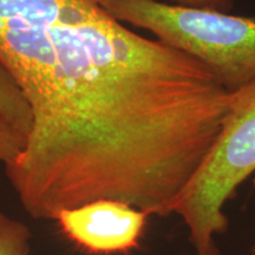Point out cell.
Instances as JSON below:
<instances>
[{
  "label": "cell",
  "mask_w": 255,
  "mask_h": 255,
  "mask_svg": "<svg viewBox=\"0 0 255 255\" xmlns=\"http://www.w3.org/2000/svg\"><path fill=\"white\" fill-rule=\"evenodd\" d=\"M255 173V78L232 91L229 110L208 155L178 196L174 214L195 255H221L214 237L228 228L223 207Z\"/></svg>",
  "instance_id": "obj_3"
},
{
  "label": "cell",
  "mask_w": 255,
  "mask_h": 255,
  "mask_svg": "<svg viewBox=\"0 0 255 255\" xmlns=\"http://www.w3.org/2000/svg\"><path fill=\"white\" fill-rule=\"evenodd\" d=\"M26 145V137L0 117V162L7 165L14 161Z\"/></svg>",
  "instance_id": "obj_7"
},
{
  "label": "cell",
  "mask_w": 255,
  "mask_h": 255,
  "mask_svg": "<svg viewBox=\"0 0 255 255\" xmlns=\"http://www.w3.org/2000/svg\"><path fill=\"white\" fill-rule=\"evenodd\" d=\"M0 62L33 117L5 173L37 220L97 200L173 214L229 109L202 63L96 0H0Z\"/></svg>",
  "instance_id": "obj_1"
},
{
  "label": "cell",
  "mask_w": 255,
  "mask_h": 255,
  "mask_svg": "<svg viewBox=\"0 0 255 255\" xmlns=\"http://www.w3.org/2000/svg\"><path fill=\"white\" fill-rule=\"evenodd\" d=\"M174 1L177 5L210 8L221 12H231L235 5V0H174Z\"/></svg>",
  "instance_id": "obj_8"
},
{
  "label": "cell",
  "mask_w": 255,
  "mask_h": 255,
  "mask_svg": "<svg viewBox=\"0 0 255 255\" xmlns=\"http://www.w3.org/2000/svg\"><path fill=\"white\" fill-rule=\"evenodd\" d=\"M0 117L27 137L32 129L31 108L20 88L0 62Z\"/></svg>",
  "instance_id": "obj_5"
},
{
  "label": "cell",
  "mask_w": 255,
  "mask_h": 255,
  "mask_svg": "<svg viewBox=\"0 0 255 255\" xmlns=\"http://www.w3.org/2000/svg\"><path fill=\"white\" fill-rule=\"evenodd\" d=\"M31 232L24 222L0 212V255H30Z\"/></svg>",
  "instance_id": "obj_6"
},
{
  "label": "cell",
  "mask_w": 255,
  "mask_h": 255,
  "mask_svg": "<svg viewBox=\"0 0 255 255\" xmlns=\"http://www.w3.org/2000/svg\"><path fill=\"white\" fill-rule=\"evenodd\" d=\"M123 24L193 57L228 91L255 78V18L158 0H96Z\"/></svg>",
  "instance_id": "obj_2"
},
{
  "label": "cell",
  "mask_w": 255,
  "mask_h": 255,
  "mask_svg": "<svg viewBox=\"0 0 255 255\" xmlns=\"http://www.w3.org/2000/svg\"><path fill=\"white\" fill-rule=\"evenodd\" d=\"M252 255H255V247L253 248V252H252Z\"/></svg>",
  "instance_id": "obj_9"
},
{
  "label": "cell",
  "mask_w": 255,
  "mask_h": 255,
  "mask_svg": "<svg viewBox=\"0 0 255 255\" xmlns=\"http://www.w3.org/2000/svg\"><path fill=\"white\" fill-rule=\"evenodd\" d=\"M146 215L116 200H97L56 216L60 229L72 242L94 254L127 253L138 246Z\"/></svg>",
  "instance_id": "obj_4"
}]
</instances>
